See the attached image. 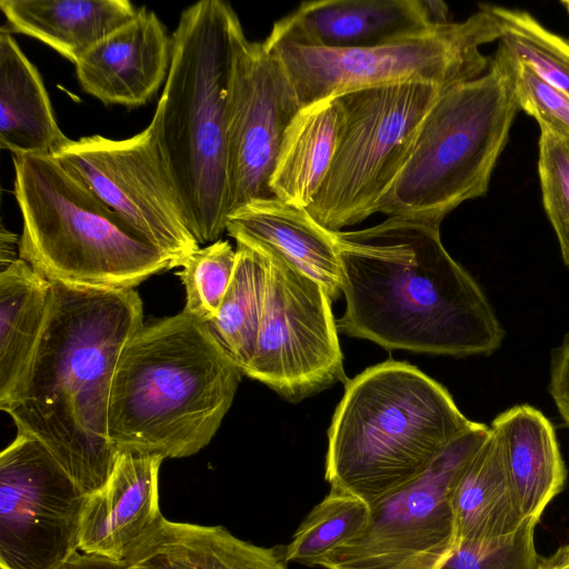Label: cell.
<instances>
[{
	"label": "cell",
	"instance_id": "8d00e7d4",
	"mask_svg": "<svg viewBox=\"0 0 569 569\" xmlns=\"http://www.w3.org/2000/svg\"><path fill=\"white\" fill-rule=\"evenodd\" d=\"M423 3L427 9L429 19L433 24H443L450 22L448 20L449 9L445 2L423 0Z\"/></svg>",
	"mask_w": 569,
	"mask_h": 569
},
{
	"label": "cell",
	"instance_id": "44dd1931",
	"mask_svg": "<svg viewBox=\"0 0 569 569\" xmlns=\"http://www.w3.org/2000/svg\"><path fill=\"white\" fill-rule=\"evenodd\" d=\"M71 140L59 128L42 78L10 31H0V146L12 153L57 156Z\"/></svg>",
	"mask_w": 569,
	"mask_h": 569
},
{
	"label": "cell",
	"instance_id": "7a4b0ae2",
	"mask_svg": "<svg viewBox=\"0 0 569 569\" xmlns=\"http://www.w3.org/2000/svg\"><path fill=\"white\" fill-rule=\"evenodd\" d=\"M143 326L134 289L51 281L47 321L10 401L0 408L18 432L38 440L87 493L108 481L118 456L108 435L120 355Z\"/></svg>",
	"mask_w": 569,
	"mask_h": 569
},
{
	"label": "cell",
	"instance_id": "8fae6325",
	"mask_svg": "<svg viewBox=\"0 0 569 569\" xmlns=\"http://www.w3.org/2000/svg\"><path fill=\"white\" fill-rule=\"evenodd\" d=\"M257 250L267 258L268 273L257 347L244 375L291 402L347 382L326 289L280 254Z\"/></svg>",
	"mask_w": 569,
	"mask_h": 569
},
{
	"label": "cell",
	"instance_id": "83f0119b",
	"mask_svg": "<svg viewBox=\"0 0 569 569\" xmlns=\"http://www.w3.org/2000/svg\"><path fill=\"white\" fill-rule=\"evenodd\" d=\"M488 8L499 23L500 44L569 97V41L527 11L491 4Z\"/></svg>",
	"mask_w": 569,
	"mask_h": 569
},
{
	"label": "cell",
	"instance_id": "2e32d148",
	"mask_svg": "<svg viewBox=\"0 0 569 569\" xmlns=\"http://www.w3.org/2000/svg\"><path fill=\"white\" fill-rule=\"evenodd\" d=\"M431 26L423 0H319L302 2L270 33L315 48L365 49Z\"/></svg>",
	"mask_w": 569,
	"mask_h": 569
},
{
	"label": "cell",
	"instance_id": "8992f818",
	"mask_svg": "<svg viewBox=\"0 0 569 569\" xmlns=\"http://www.w3.org/2000/svg\"><path fill=\"white\" fill-rule=\"evenodd\" d=\"M22 216L19 258L46 279L93 289H134L173 269L54 157L13 156Z\"/></svg>",
	"mask_w": 569,
	"mask_h": 569
},
{
	"label": "cell",
	"instance_id": "f1b7e54d",
	"mask_svg": "<svg viewBox=\"0 0 569 569\" xmlns=\"http://www.w3.org/2000/svg\"><path fill=\"white\" fill-rule=\"evenodd\" d=\"M236 262V250L222 239L190 253L177 273L186 291L183 310L204 322L211 321L231 282Z\"/></svg>",
	"mask_w": 569,
	"mask_h": 569
},
{
	"label": "cell",
	"instance_id": "5bb4252c",
	"mask_svg": "<svg viewBox=\"0 0 569 569\" xmlns=\"http://www.w3.org/2000/svg\"><path fill=\"white\" fill-rule=\"evenodd\" d=\"M278 58L247 40L233 74L227 132L228 217L256 200L273 198L270 180L284 132L301 109Z\"/></svg>",
	"mask_w": 569,
	"mask_h": 569
},
{
	"label": "cell",
	"instance_id": "836d02e7",
	"mask_svg": "<svg viewBox=\"0 0 569 569\" xmlns=\"http://www.w3.org/2000/svg\"><path fill=\"white\" fill-rule=\"evenodd\" d=\"M61 569H132L124 560L76 552Z\"/></svg>",
	"mask_w": 569,
	"mask_h": 569
},
{
	"label": "cell",
	"instance_id": "9c48e42d",
	"mask_svg": "<svg viewBox=\"0 0 569 569\" xmlns=\"http://www.w3.org/2000/svg\"><path fill=\"white\" fill-rule=\"evenodd\" d=\"M443 89L402 83L340 94L345 124L311 217L337 232L377 212L402 169L426 113Z\"/></svg>",
	"mask_w": 569,
	"mask_h": 569
},
{
	"label": "cell",
	"instance_id": "d6986e66",
	"mask_svg": "<svg viewBox=\"0 0 569 569\" xmlns=\"http://www.w3.org/2000/svg\"><path fill=\"white\" fill-rule=\"evenodd\" d=\"M123 560L132 569H288L274 549L243 541L222 526L176 522L163 516Z\"/></svg>",
	"mask_w": 569,
	"mask_h": 569
},
{
	"label": "cell",
	"instance_id": "d4e9b609",
	"mask_svg": "<svg viewBox=\"0 0 569 569\" xmlns=\"http://www.w3.org/2000/svg\"><path fill=\"white\" fill-rule=\"evenodd\" d=\"M51 281L18 258L0 271V408L17 390L43 331Z\"/></svg>",
	"mask_w": 569,
	"mask_h": 569
},
{
	"label": "cell",
	"instance_id": "cb8c5ba5",
	"mask_svg": "<svg viewBox=\"0 0 569 569\" xmlns=\"http://www.w3.org/2000/svg\"><path fill=\"white\" fill-rule=\"evenodd\" d=\"M458 542H485L515 532L525 518L507 472L499 437H488L452 491Z\"/></svg>",
	"mask_w": 569,
	"mask_h": 569
},
{
	"label": "cell",
	"instance_id": "4316f807",
	"mask_svg": "<svg viewBox=\"0 0 569 569\" xmlns=\"http://www.w3.org/2000/svg\"><path fill=\"white\" fill-rule=\"evenodd\" d=\"M370 507L362 499L330 490L309 512L284 551L286 562L320 566L336 547L367 523Z\"/></svg>",
	"mask_w": 569,
	"mask_h": 569
},
{
	"label": "cell",
	"instance_id": "30bf717a",
	"mask_svg": "<svg viewBox=\"0 0 569 569\" xmlns=\"http://www.w3.org/2000/svg\"><path fill=\"white\" fill-rule=\"evenodd\" d=\"M475 422L418 478L369 505L366 526L333 548L325 569H438L457 545L452 491L488 437Z\"/></svg>",
	"mask_w": 569,
	"mask_h": 569
},
{
	"label": "cell",
	"instance_id": "1f68e13d",
	"mask_svg": "<svg viewBox=\"0 0 569 569\" xmlns=\"http://www.w3.org/2000/svg\"><path fill=\"white\" fill-rule=\"evenodd\" d=\"M519 110L533 117L540 129L569 136V97L542 79L529 64L499 46Z\"/></svg>",
	"mask_w": 569,
	"mask_h": 569
},
{
	"label": "cell",
	"instance_id": "277c9868",
	"mask_svg": "<svg viewBox=\"0 0 569 569\" xmlns=\"http://www.w3.org/2000/svg\"><path fill=\"white\" fill-rule=\"evenodd\" d=\"M171 37L170 68L150 123L188 227L199 244H210L227 227L229 102L248 39L222 0L184 9Z\"/></svg>",
	"mask_w": 569,
	"mask_h": 569
},
{
	"label": "cell",
	"instance_id": "4dcf8cb0",
	"mask_svg": "<svg viewBox=\"0 0 569 569\" xmlns=\"http://www.w3.org/2000/svg\"><path fill=\"white\" fill-rule=\"evenodd\" d=\"M538 519L528 518L512 533L485 542H458L438 569H535Z\"/></svg>",
	"mask_w": 569,
	"mask_h": 569
},
{
	"label": "cell",
	"instance_id": "603a6c76",
	"mask_svg": "<svg viewBox=\"0 0 569 569\" xmlns=\"http://www.w3.org/2000/svg\"><path fill=\"white\" fill-rule=\"evenodd\" d=\"M345 124L339 96L302 107L288 126L270 180L273 198L307 209L331 166Z\"/></svg>",
	"mask_w": 569,
	"mask_h": 569
},
{
	"label": "cell",
	"instance_id": "e575fe53",
	"mask_svg": "<svg viewBox=\"0 0 569 569\" xmlns=\"http://www.w3.org/2000/svg\"><path fill=\"white\" fill-rule=\"evenodd\" d=\"M16 249H18L19 253V239L17 234L2 227L0 232V271L19 258L16 256Z\"/></svg>",
	"mask_w": 569,
	"mask_h": 569
},
{
	"label": "cell",
	"instance_id": "3957f363",
	"mask_svg": "<svg viewBox=\"0 0 569 569\" xmlns=\"http://www.w3.org/2000/svg\"><path fill=\"white\" fill-rule=\"evenodd\" d=\"M243 375L208 323L184 310L143 323L124 346L112 381L113 448L163 459L199 452L218 431Z\"/></svg>",
	"mask_w": 569,
	"mask_h": 569
},
{
	"label": "cell",
	"instance_id": "7c38bea8",
	"mask_svg": "<svg viewBox=\"0 0 569 569\" xmlns=\"http://www.w3.org/2000/svg\"><path fill=\"white\" fill-rule=\"evenodd\" d=\"M54 158L149 244L181 267L197 250L151 123L122 140L83 137Z\"/></svg>",
	"mask_w": 569,
	"mask_h": 569
},
{
	"label": "cell",
	"instance_id": "e0dca14e",
	"mask_svg": "<svg viewBox=\"0 0 569 569\" xmlns=\"http://www.w3.org/2000/svg\"><path fill=\"white\" fill-rule=\"evenodd\" d=\"M163 458L118 453L106 485L88 495L79 551L123 560L162 517L159 472Z\"/></svg>",
	"mask_w": 569,
	"mask_h": 569
},
{
	"label": "cell",
	"instance_id": "f546056e",
	"mask_svg": "<svg viewBox=\"0 0 569 569\" xmlns=\"http://www.w3.org/2000/svg\"><path fill=\"white\" fill-rule=\"evenodd\" d=\"M538 174L543 209L569 267V136L540 129Z\"/></svg>",
	"mask_w": 569,
	"mask_h": 569
},
{
	"label": "cell",
	"instance_id": "74e56055",
	"mask_svg": "<svg viewBox=\"0 0 569 569\" xmlns=\"http://www.w3.org/2000/svg\"><path fill=\"white\" fill-rule=\"evenodd\" d=\"M560 3L566 9L567 13L569 14V0L561 1Z\"/></svg>",
	"mask_w": 569,
	"mask_h": 569
},
{
	"label": "cell",
	"instance_id": "6da1fadb",
	"mask_svg": "<svg viewBox=\"0 0 569 569\" xmlns=\"http://www.w3.org/2000/svg\"><path fill=\"white\" fill-rule=\"evenodd\" d=\"M440 224L391 216L335 232L346 299L340 331L387 350L429 355L500 348L505 330L482 289L446 250Z\"/></svg>",
	"mask_w": 569,
	"mask_h": 569
},
{
	"label": "cell",
	"instance_id": "d6a6232c",
	"mask_svg": "<svg viewBox=\"0 0 569 569\" xmlns=\"http://www.w3.org/2000/svg\"><path fill=\"white\" fill-rule=\"evenodd\" d=\"M549 392L567 426H569V340L556 352L551 365Z\"/></svg>",
	"mask_w": 569,
	"mask_h": 569
},
{
	"label": "cell",
	"instance_id": "9a60e30c",
	"mask_svg": "<svg viewBox=\"0 0 569 569\" xmlns=\"http://www.w3.org/2000/svg\"><path fill=\"white\" fill-rule=\"evenodd\" d=\"M171 50L172 37L143 7L79 58L77 78L84 92L104 104L139 107L167 79Z\"/></svg>",
	"mask_w": 569,
	"mask_h": 569
},
{
	"label": "cell",
	"instance_id": "ac0fdd59",
	"mask_svg": "<svg viewBox=\"0 0 569 569\" xmlns=\"http://www.w3.org/2000/svg\"><path fill=\"white\" fill-rule=\"evenodd\" d=\"M226 231L237 243L280 254L318 281L331 299L341 292L343 272L335 232L307 209L276 198L256 200L228 217Z\"/></svg>",
	"mask_w": 569,
	"mask_h": 569
},
{
	"label": "cell",
	"instance_id": "ffe728a7",
	"mask_svg": "<svg viewBox=\"0 0 569 569\" xmlns=\"http://www.w3.org/2000/svg\"><path fill=\"white\" fill-rule=\"evenodd\" d=\"M490 427L501 442L523 518L539 520L567 479L553 426L538 409L519 405L497 416Z\"/></svg>",
	"mask_w": 569,
	"mask_h": 569
},
{
	"label": "cell",
	"instance_id": "7402d4cb",
	"mask_svg": "<svg viewBox=\"0 0 569 569\" xmlns=\"http://www.w3.org/2000/svg\"><path fill=\"white\" fill-rule=\"evenodd\" d=\"M8 31L38 39L76 63L138 9L128 0H1Z\"/></svg>",
	"mask_w": 569,
	"mask_h": 569
},
{
	"label": "cell",
	"instance_id": "4fadbf2b",
	"mask_svg": "<svg viewBox=\"0 0 569 569\" xmlns=\"http://www.w3.org/2000/svg\"><path fill=\"white\" fill-rule=\"evenodd\" d=\"M88 495L38 440L0 455V568L61 569L79 551Z\"/></svg>",
	"mask_w": 569,
	"mask_h": 569
},
{
	"label": "cell",
	"instance_id": "ba28073f",
	"mask_svg": "<svg viewBox=\"0 0 569 569\" xmlns=\"http://www.w3.org/2000/svg\"><path fill=\"white\" fill-rule=\"evenodd\" d=\"M488 8L460 22L428 29L365 49H322L269 34L266 48L281 62L301 107L347 92L402 83L447 89L473 80L490 61L480 47L500 40Z\"/></svg>",
	"mask_w": 569,
	"mask_h": 569
},
{
	"label": "cell",
	"instance_id": "5b68a950",
	"mask_svg": "<svg viewBox=\"0 0 569 569\" xmlns=\"http://www.w3.org/2000/svg\"><path fill=\"white\" fill-rule=\"evenodd\" d=\"M473 425L442 385L387 360L346 382L328 429L325 478L330 490L370 505L421 476Z\"/></svg>",
	"mask_w": 569,
	"mask_h": 569
},
{
	"label": "cell",
	"instance_id": "d590c367",
	"mask_svg": "<svg viewBox=\"0 0 569 569\" xmlns=\"http://www.w3.org/2000/svg\"><path fill=\"white\" fill-rule=\"evenodd\" d=\"M535 569H569V542L548 557H539Z\"/></svg>",
	"mask_w": 569,
	"mask_h": 569
},
{
	"label": "cell",
	"instance_id": "484cf974",
	"mask_svg": "<svg viewBox=\"0 0 569 569\" xmlns=\"http://www.w3.org/2000/svg\"><path fill=\"white\" fill-rule=\"evenodd\" d=\"M231 282L210 330L243 373L254 356L268 273L267 258L257 249L237 243Z\"/></svg>",
	"mask_w": 569,
	"mask_h": 569
},
{
	"label": "cell",
	"instance_id": "52a82bcc",
	"mask_svg": "<svg viewBox=\"0 0 569 569\" xmlns=\"http://www.w3.org/2000/svg\"><path fill=\"white\" fill-rule=\"evenodd\" d=\"M519 107L499 50L480 77L443 89L377 212L442 222L487 193Z\"/></svg>",
	"mask_w": 569,
	"mask_h": 569
}]
</instances>
